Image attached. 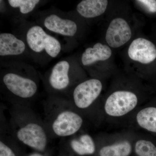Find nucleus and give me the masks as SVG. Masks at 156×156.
<instances>
[{
  "label": "nucleus",
  "mask_w": 156,
  "mask_h": 156,
  "mask_svg": "<svg viewBox=\"0 0 156 156\" xmlns=\"http://www.w3.org/2000/svg\"><path fill=\"white\" fill-rule=\"evenodd\" d=\"M128 55L134 61L142 64H151L156 60V46L149 40L138 38L129 46Z\"/></svg>",
  "instance_id": "obj_7"
},
{
  "label": "nucleus",
  "mask_w": 156,
  "mask_h": 156,
  "mask_svg": "<svg viewBox=\"0 0 156 156\" xmlns=\"http://www.w3.org/2000/svg\"><path fill=\"white\" fill-rule=\"evenodd\" d=\"M111 49L107 45L98 43L93 48H87L83 53L82 62L84 66H89L98 61L107 60L111 56Z\"/></svg>",
  "instance_id": "obj_12"
},
{
  "label": "nucleus",
  "mask_w": 156,
  "mask_h": 156,
  "mask_svg": "<svg viewBox=\"0 0 156 156\" xmlns=\"http://www.w3.org/2000/svg\"><path fill=\"white\" fill-rule=\"evenodd\" d=\"M131 37V28L127 21L122 18H117L110 23L105 39L111 47L118 48L126 44Z\"/></svg>",
  "instance_id": "obj_8"
},
{
  "label": "nucleus",
  "mask_w": 156,
  "mask_h": 156,
  "mask_svg": "<svg viewBox=\"0 0 156 156\" xmlns=\"http://www.w3.org/2000/svg\"><path fill=\"white\" fill-rule=\"evenodd\" d=\"M137 103V97L134 93L128 91H117L107 99L105 109L109 115L122 116L132 111Z\"/></svg>",
  "instance_id": "obj_2"
},
{
  "label": "nucleus",
  "mask_w": 156,
  "mask_h": 156,
  "mask_svg": "<svg viewBox=\"0 0 156 156\" xmlns=\"http://www.w3.org/2000/svg\"><path fill=\"white\" fill-rule=\"evenodd\" d=\"M44 24L49 30L66 36H73L77 30L75 22L70 20L62 19L55 14L46 17Z\"/></svg>",
  "instance_id": "obj_9"
},
{
  "label": "nucleus",
  "mask_w": 156,
  "mask_h": 156,
  "mask_svg": "<svg viewBox=\"0 0 156 156\" xmlns=\"http://www.w3.org/2000/svg\"><path fill=\"white\" fill-rule=\"evenodd\" d=\"M24 42L10 33L0 34V55L1 56L18 55L25 50Z\"/></svg>",
  "instance_id": "obj_10"
},
{
  "label": "nucleus",
  "mask_w": 156,
  "mask_h": 156,
  "mask_svg": "<svg viewBox=\"0 0 156 156\" xmlns=\"http://www.w3.org/2000/svg\"><path fill=\"white\" fill-rule=\"evenodd\" d=\"M27 41L29 47L37 53L44 50L52 57H56L61 51L60 43L54 37L48 34L41 27L34 26L27 34Z\"/></svg>",
  "instance_id": "obj_1"
},
{
  "label": "nucleus",
  "mask_w": 156,
  "mask_h": 156,
  "mask_svg": "<svg viewBox=\"0 0 156 156\" xmlns=\"http://www.w3.org/2000/svg\"><path fill=\"white\" fill-rule=\"evenodd\" d=\"M83 122V119L77 114L70 111H65L56 117L52 128L58 136H69L80 130Z\"/></svg>",
  "instance_id": "obj_6"
},
{
  "label": "nucleus",
  "mask_w": 156,
  "mask_h": 156,
  "mask_svg": "<svg viewBox=\"0 0 156 156\" xmlns=\"http://www.w3.org/2000/svg\"><path fill=\"white\" fill-rule=\"evenodd\" d=\"M29 156H43L42 155L40 154L35 153L33 154H32L30 155Z\"/></svg>",
  "instance_id": "obj_21"
},
{
  "label": "nucleus",
  "mask_w": 156,
  "mask_h": 156,
  "mask_svg": "<svg viewBox=\"0 0 156 156\" xmlns=\"http://www.w3.org/2000/svg\"><path fill=\"white\" fill-rule=\"evenodd\" d=\"M71 146L73 149L80 155L92 154L95 151V144L92 137L88 134L82 135L80 140H73Z\"/></svg>",
  "instance_id": "obj_15"
},
{
  "label": "nucleus",
  "mask_w": 156,
  "mask_h": 156,
  "mask_svg": "<svg viewBox=\"0 0 156 156\" xmlns=\"http://www.w3.org/2000/svg\"><path fill=\"white\" fill-rule=\"evenodd\" d=\"M135 149L139 156H156V146L148 140H138L136 142Z\"/></svg>",
  "instance_id": "obj_17"
},
{
  "label": "nucleus",
  "mask_w": 156,
  "mask_h": 156,
  "mask_svg": "<svg viewBox=\"0 0 156 156\" xmlns=\"http://www.w3.org/2000/svg\"><path fill=\"white\" fill-rule=\"evenodd\" d=\"M136 2L142 5L148 13L156 14V0H139Z\"/></svg>",
  "instance_id": "obj_19"
},
{
  "label": "nucleus",
  "mask_w": 156,
  "mask_h": 156,
  "mask_svg": "<svg viewBox=\"0 0 156 156\" xmlns=\"http://www.w3.org/2000/svg\"><path fill=\"white\" fill-rule=\"evenodd\" d=\"M101 82L97 79H90L79 84L73 92V99L80 108L89 107L99 96L102 90Z\"/></svg>",
  "instance_id": "obj_3"
},
{
  "label": "nucleus",
  "mask_w": 156,
  "mask_h": 156,
  "mask_svg": "<svg viewBox=\"0 0 156 156\" xmlns=\"http://www.w3.org/2000/svg\"><path fill=\"white\" fill-rule=\"evenodd\" d=\"M0 156H15L11 148L2 141L0 142Z\"/></svg>",
  "instance_id": "obj_20"
},
{
  "label": "nucleus",
  "mask_w": 156,
  "mask_h": 156,
  "mask_svg": "<svg viewBox=\"0 0 156 156\" xmlns=\"http://www.w3.org/2000/svg\"><path fill=\"white\" fill-rule=\"evenodd\" d=\"M136 121L141 128L156 133V108H146L140 111L136 115Z\"/></svg>",
  "instance_id": "obj_14"
},
{
  "label": "nucleus",
  "mask_w": 156,
  "mask_h": 156,
  "mask_svg": "<svg viewBox=\"0 0 156 156\" xmlns=\"http://www.w3.org/2000/svg\"><path fill=\"white\" fill-rule=\"evenodd\" d=\"M9 5L14 8H19L20 12L26 14L33 11L40 2L39 0H9Z\"/></svg>",
  "instance_id": "obj_18"
},
{
  "label": "nucleus",
  "mask_w": 156,
  "mask_h": 156,
  "mask_svg": "<svg viewBox=\"0 0 156 156\" xmlns=\"http://www.w3.org/2000/svg\"><path fill=\"white\" fill-rule=\"evenodd\" d=\"M69 65L68 62L61 61L55 65L50 74V83L54 89L62 90L66 88L69 83L68 76Z\"/></svg>",
  "instance_id": "obj_11"
},
{
  "label": "nucleus",
  "mask_w": 156,
  "mask_h": 156,
  "mask_svg": "<svg viewBox=\"0 0 156 156\" xmlns=\"http://www.w3.org/2000/svg\"><path fill=\"white\" fill-rule=\"evenodd\" d=\"M106 0H84L78 4L76 9L81 16L86 18L98 17L106 11Z\"/></svg>",
  "instance_id": "obj_13"
},
{
  "label": "nucleus",
  "mask_w": 156,
  "mask_h": 156,
  "mask_svg": "<svg viewBox=\"0 0 156 156\" xmlns=\"http://www.w3.org/2000/svg\"><path fill=\"white\" fill-rule=\"evenodd\" d=\"M3 82L10 92L22 98L32 97L37 89V84L34 81L13 73L5 75Z\"/></svg>",
  "instance_id": "obj_5"
},
{
  "label": "nucleus",
  "mask_w": 156,
  "mask_h": 156,
  "mask_svg": "<svg viewBox=\"0 0 156 156\" xmlns=\"http://www.w3.org/2000/svg\"><path fill=\"white\" fill-rule=\"evenodd\" d=\"M17 137L26 145L39 151H43L47 144V136L44 128L36 123H29L20 128Z\"/></svg>",
  "instance_id": "obj_4"
},
{
  "label": "nucleus",
  "mask_w": 156,
  "mask_h": 156,
  "mask_svg": "<svg viewBox=\"0 0 156 156\" xmlns=\"http://www.w3.org/2000/svg\"><path fill=\"white\" fill-rule=\"evenodd\" d=\"M131 147L128 141H123L104 147L99 152L100 156H128L131 153Z\"/></svg>",
  "instance_id": "obj_16"
}]
</instances>
